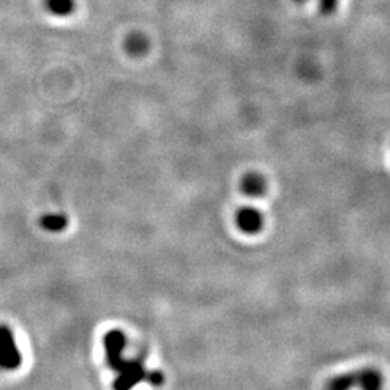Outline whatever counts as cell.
I'll return each instance as SVG.
<instances>
[{"instance_id": "3957f363", "label": "cell", "mask_w": 390, "mask_h": 390, "mask_svg": "<svg viewBox=\"0 0 390 390\" xmlns=\"http://www.w3.org/2000/svg\"><path fill=\"white\" fill-rule=\"evenodd\" d=\"M234 223L247 236H256L264 227V215L256 207L246 206L240 207L234 214Z\"/></svg>"}, {"instance_id": "8992f818", "label": "cell", "mask_w": 390, "mask_h": 390, "mask_svg": "<svg viewBox=\"0 0 390 390\" xmlns=\"http://www.w3.org/2000/svg\"><path fill=\"white\" fill-rule=\"evenodd\" d=\"M124 46H126V51L130 55L140 57L148 51L149 43H148V39L142 34H132L126 39V43H124Z\"/></svg>"}, {"instance_id": "52a82bcc", "label": "cell", "mask_w": 390, "mask_h": 390, "mask_svg": "<svg viewBox=\"0 0 390 390\" xmlns=\"http://www.w3.org/2000/svg\"><path fill=\"white\" fill-rule=\"evenodd\" d=\"M45 5L55 17H68L75 8L74 0H46Z\"/></svg>"}, {"instance_id": "7a4b0ae2", "label": "cell", "mask_w": 390, "mask_h": 390, "mask_svg": "<svg viewBox=\"0 0 390 390\" xmlns=\"http://www.w3.org/2000/svg\"><path fill=\"white\" fill-rule=\"evenodd\" d=\"M22 363V355L14 342L13 333L9 326L0 325V367L6 370L18 369Z\"/></svg>"}, {"instance_id": "9c48e42d", "label": "cell", "mask_w": 390, "mask_h": 390, "mask_svg": "<svg viewBox=\"0 0 390 390\" xmlns=\"http://www.w3.org/2000/svg\"><path fill=\"white\" fill-rule=\"evenodd\" d=\"M293 2H296V3H304L305 0H293Z\"/></svg>"}, {"instance_id": "6da1fadb", "label": "cell", "mask_w": 390, "mask_h": 390, "mask_svg": "<svg viewBox=\"0 0 390 390\" xmlns=\"http://www.w3.org/2000/svg\"><path fill=\"white\" fill-rule=\"evenodd\" d=\"M124 344H126V338H124V334L119 330H112L104 335L107 364L108 367L117 371L115 390H132L142 380H149L150 376V371L146 370L142 362L126 360L123 357Z\"/></svg>"}, {"instance_id": "ba28073f", "label": "cell", "mask_w": 390, "mask_h": 390, "mask_svg": "<svg viewBox=\"0 0 390 390\" xmlns=\"http://www.w3.org/2000/svg\"><path fill=\"white\" fill-rule=\"evenodd\" d=\"M338 6V0H320V12L324 14H331Z\"/></svg>"}, {"instance_id": "5b68a950", "label": "cell", "mask_w": 390, "mask_h": 390, "mask_svg": "<svg viewBox=\"0 0 390 390\" xmlns=\"http://www.w3.org/2000/svg\"><path fill=\"white\" fill-rule=\"evenodd\" d=\"M41 227L46 231L59 233L66 230L68 226V218L62 214H45L41 220Z\"/></svg>"}, {"instance_id": "277c9868", "label": "cell", "mask_w": 390, "mask_h": 390, "mask_svg": "<svg viewBox=\"0 0 390 390\" xmlns=\"http://www.w3.org/2000/svg\"><path fill=\"white\" fill-rule=\"evenodd\" d=\"M240 191L251 198H259L268 193V181L257 173H248L240 181Z\"/></svg>"}]
</instances>
